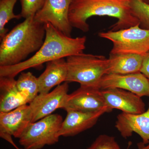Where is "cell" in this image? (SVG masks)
Wrapping results in <instances>:
<instances>
[{
    "label": "cell",
    "instance_id": "cell-7",
    "mask_svg": "<svg viewBox=\"0 0 149 149\" xmlns=\"http://www.w3.org/2000/svg\"><path fill=\"white\" fill-rule=\"evenodd\" d=\"M73 0H46L42 8L34 16L40 23H50L55 28L68 37H71L72 27L68 14Z\"/></svg>",
    "mask_w": 149,
    "mask_h": 149
},
{
    "label": "cell",
    "instance_id": "cell-5",
    "mask_svg": "<svg viewBox=\"0 0 149 149\" xmlns=\"http://www.w3.org/2000/svg\"><path fill=\"white\" fill-rule=\"evenodd\" d=\"M63 121L61 115L52 114L31 123L20 136L19 142L24 149H41L58 142Z\"/></svg>",
    "mask_w": 149,
    "mask_h": 149
},
{
    "label": "cell",
    "instance_id": "cell-18",
    "mask_svg": "<svg viewBox=\"0 0 149 149\" xmlns=\"http://www.w3.org/2000/svg\"><path fill=\"white\" fill-rule=\"evenodd\" d=\"M19 91L30 103L39 94L38 77L30 72H22L16 80Z\"/></svg>",
    "mask_w": 149,
    "mask_h": 149
},
{
    "label": "cell",
    "instance_id": "cell-4",
    "mask_svg": "<svg viewBox=\"0 0 149 149\" xmlns=\"http://www.w3.org/2000/svg\"><path fill=\"white\" fill-rule=\"evenodd\" d=\"M66 60L68 83L95 87L102 77L109 74L108 58L104 56L82 53L67 57Z\"/></svg>",
    "mask_w": 149,
    "mask_h": 149
},
{
    "label": "cell",
    "instance_id": "cell-15",
    "mask_svg": "<svg viewBox=\"0 0 149 149\" xmlns=\"http://www.w3.org/2000/svg\"><path fill=\"white\" fill-rule=\"evenodd\" d=\"M67 75V64L65 58L47 63L46 69L38 77L39 94L49 93L54 87L66 82Z\"/></svg>",
    "mask_w": 149,
    "mask_h": 149
},
{
    "label": "cell",
    "instance_id": "cell-1",
    "mask_svg": "<svg viewBox=\"0 0 149 149\" xmlns=\"http://www.w3.org/2000/svg\"><path fill=\"white\" fill-rule=\"evenodd\" d=\"M46 35L42 45L35 54L24 61L11 66H0V77H15L31 68L39 67L61 58L83 53L85 49V36L72 38L56 29L51 24H45Z\"/></svg>",
    "mask_w": 149,
    "mask_h": 149
},
{
    "label": "cell",
    "instance_id": "cell-25",
    "mask_svg": "<svg viewBox=\"0 0 149 149\" xmlns=\"http://www.w3.org/2000/svg\"><path fill=\"white\" fill-rule=\"evenodd\" d=\"M143 1H144L145 2L149 4V0H143Z\"/></svg>",
    "mask_w": 149,
    "mask_h": 149
},
{
    "label": "cell",
    "instance_id": "cell-8",
    "mask_svg": "<svg viewBox=\"0 0 149 149\" xmlns=\"http://www.w3.org/2000/svg\"><path fill=\"white\" fill-rule=\"evenodd\" d=\"M63 109L83 112H95L102 110H110L107 106L100 89L94 87L80 86L68 94Z\"/></svg>",
    "mask_w": 149,
    "mask_h": 149
},
{
    "label": "cell",
    "instance_id": "cell-12",
    "mask_svg": "<svg viewBox=\"0 0 149 149\" xmlns=\"http://www.w3.org/2000/svg\"><path fill=\"white\" fill-rule=\"evenodd\" d=\"M107 106L111 111L115 109L128 114H138L146 111L142 98L130 91L119 88L101 90Z\"/></svg>",
    "mask_w": 149,
    "mask_h": 149
},
{
    "label": "cell",
    "instance_id": "cell-19",
    "mask_svg": "<svg viewBox=\"0 0 149 149\" xmlns=\"http://www.w3.org/2000/svg\"><path fill=\"white\" fill-rule=\"evenodd\" d=\"M17 0H1L0 1V39L1 40L8 33L6 28L8 22L13 19H19L20 14L15 15L13 9Z\"/></svg>",
    "mask_w": 149,
    "mask_h": 149
},
{
    "label": "cell",
    "instance_id": "cell-2",
    "mask_svg": "<svg viewBox=\"0 0 149 149\" xmlns=\"http://www.w3.org/2000/svg\"><path fill=\"white\" fill-rule=\"evenodd\" d=\"M129 0H73L70 8L68 18L72 27L88 32L87 20L94 16H107L117 19L111 27V31L127 29L140 24L132 14Z\"/></svg>",
    "mask_w": 149,
    "mask_h": 149
},
{
    "label": "cell",
    "instance_id": "cell-3",
    "mask_svg": "<svg viewBox=\"0 0 149 149\" xmlns=\"http://www.w3.org/2000/svg\"><path fill=\"white\" fill-rule=\"evenodd\" d=\"M45 35V24L36 21L34 17L25 19L1 40L0 66L15 65L26 60L42 47Z\"/></svg>",
    "mask_w": 149,
    "mask_h": 149
},
{
    "label": "cell",
    "instance_id": "cell-10",
    "mask_svg": "<svg viewBox=\"0 0 149 149\" xmlns=\"http://www.w3.org/2000/svg\"><path fill=\"white\" fill-rule=\"evenodd\" d=\"M96 88L100 90L116 88L142 97H149V79L141 72L129 74L109 73L102 77Z\"/></svg>",
    "mask_w": 149,
    "mask_h": 149
},
{
    "label": "cell",
    "instance_id": "cell-11",
    "mask_svg": "<svg viewBox=\"0 0 149 149\" xmlns=\"http://www.w3.org/2000/svg\"><path fill=\"white\" fill-rule=\"evenodd\" d=\"M68 91V83L65 82L57 86L50 93L39 94L29 104L33 114L32 123L52 114L58 109H63Z\"/></svg>",
    "mask_w": 149,
    "mask_h": 149
},
{
    "label": "cell",
    "instance_id": "cell-24",
    "mask_svg": "<svg viewBox=\"0 0 149 149\" xmlns=\"http://www.w3.org/2000/svg\"><path fill=\"white\" fill-rule=\"evenodd\" d=\"M131 144V142L129 143L127 149H129ZM137 147H138V149H149V143L148 144H145L143 142H139L137 143Z\"/></svg>",
    "mask_w": 149,
    "mask_h": 149
},
{
    "label": "cell",
    "instance_id": "cell-16",
    "mask_svg": "<svg viewBox=\"0 0 149 149\" xmlns=\"http://www.w3.org/2000/svg\"><path fill=\"white\" fill-rule=\"evenodd\" d=\"M16 86L15 77H0V112H7L27 104Z\"/></svg>",
    "mask_w": 149,
    "mask_h": 149
},
{
    "label": "cell",
    "instance_id": "cell-9",
    "mask_svg": "<svg viewBox=\"0 0 149 149\" xmlns=\"http://www.w3.org/2000/svg\"><path fill=\"white\" fill-rule=\"evenodd\" d=\"M33 114L29 105L25 104L7 112H0V136L12 145V136L19 138L29 123Z\"/></svg>",
    "mask_w": 149,
    "mask_h": 149
},
{
    "label": "cell",
    "instance_id": "cell-21",
    "mask_svg": "<svg viewBox=\"0 0 149 149\" xmlns=\"http://www.w3.org/2000/svg\"><path fill=\"white\" fill-rule=\"evenodd\" d=\"M46 0H20L21 11L20 15L24 19L34 17L42 8Z\"/></svg>",
    "mask_w": 149,
    "mask_h": 149
},
{
    "label": "cell",
    "instance_id": "cell-14",
    "mask_svg": "<svg viewBox=\"0 0 149 149\" xmlns=\"http://www.w3.org/2000/svg\"><path fill=\"white\" fill-rule=\"evenodd\" d=\"M67 115L63 120L59 132L60 137H72L93 127L107 109L95 112H83L74 110L67 111Z\"/></svg>",
    "mask_w": 149,
    "mask_h": 149
},
{
    "label": "cell",
    "instance_id": "cell-22",
    "mask_svg": "<svg viewBox=\"0 0 149 149\" xmlns=\"http://www.w3.org/2000/svg\"><path fill=\"white\" fill-rule=\"evenodd\" d=\"M86 149H120V146L113 136L100 135Z\"/></svg>",
    "mask_w": 149,
    "mask_h": 149
},
{
    "label": "cell",
    "instance_id": "cell-6",
    "mask_svg": "<svg viewBox=\"0 0 149 149\" xmlns=\"http://www.w3.org/2000/svg\"><path fill=\"white\" fill-rule=\"evenodd\" d=\"M99 36L113 43L110 54L144 55L149 51V30L141 28L140 24L127 29L100 32Z\"/></svg>",
    "mask_w": 149,
    "mask_h": 149
},
{
    "label": "cell",
    "instance_id": "cell-23",
    "mask_svg": "<svg viewBox=\"0 0 149 149\" xmlns=\"http://www.w3.org/2000/svg\"><path fill=\"white\" fill-rule=\"evenodd\" d=\"M140 72L149 79V51L144 55Z\"/></svg>",
    "mask_w": 149,
    "mask_h": 149
},
{
    "label": "cell",
    "instance_id": "cell-17",
    "mask_svg": "<svg viewBox=\"0 0 149 149\" xmlns=\"http://www.w3.org/2000/svg\"><path fill=\"white\" fill-rule=\"evenodd\" d=\"M144 55L136 54H110L109 74H129L140 72Z\"/></svg>",
    "mask_w": 149,
    "mask_h": 149
},
{
    "label": "cell",
    "instance_id": "cell-26",
    "mask_svg": "<svg viewBox=\"0 0 149 149\" xmlns=\"http://www.w3.org/2000/svg\"><path fill=\"white\" fill-rule=\"evenodd\" d=\"M15 148H16L17 149H24L23 148H18V147L17 146H16L15 147Z\"/></svg>",
    "mask_w": 149,
    "mask_h": 149
},
{
    "label": "cell",
    "instance_id": "cell-13",
    "mask_svg": "<svg viewBox=\"0 0 149 149\" xmlns=\"http://www.w3.org/2000/svg\"><path fill=\"white\" fill-rule=\"evenodd\" d=\"M116 128L124 139L137 133L145 144L149 143V103L147 111L138 114L122 112L117 116Z\"/></svg>",
    "mask_w": 149,
    "mask_h": 149
},
{
    "label": "cell",
    "instance_id": "cell-27",
    "mask_svg": "<svg viewBox=\"0 0 149 149\" xmlns=\"http://www.w3.org/2000/svg\"><path fill=\"white\" fill-rule=\"evenodd\" d=\"M129 1H131V0H129Z\"/></svg>",
    "mask_w": 149,
    "mask_h": 149
},
{
    "label": "cell",
    "instance_id": "cell-20",
    "mask_svg": "<svg viewBox=\"0 0 149 149\" xmlns=\"http://www.w3.org/2000/svg\"><path fill=\"white\" fill-rule=\"evenodd\" d=\"M132 14L139 20L141 28L149 30V4L143 0L130 1Z\"/></svg>",
    "mask_w": 149,
    "mask_h": 149
}]
</instances>
